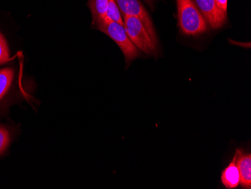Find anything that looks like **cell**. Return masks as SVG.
<instances>
[{
	"mask_svg": "<svg viewBox=\"0 0 251 189\" xmlns=\"http://www.w3.org/2000/svg\"><path fill=\"white\" fill-rule=\"evenodd\" d=\"M180 30L187 36H199L208 29L206 21L194 0H176Z\"/></svg>",
	"mask_w": 251,
	"mask_h": 189,
	"instance_id": "6da1fadb",
	"label": "cell"
},
{
	"mask_svg": "<svg viewBox=\"0 0 251 189\" xmlns=\"http://www.w3.org/2000/svg\"><path fill=\"white\" fill-rule=\"evenodd\" d=\"M96 27L115 41L124 54L126 63H130L139 57V50L129 39L124 25L106 18Z\"/></svg>",
	"mask_w": 251,
	"mask_h": 189,
	"instance_id": "7a4b0ae2",
	"label": "cell"
},
{
	"mask_svg": "<svg viewBox=\"0 0 251 189\" xmlns=\"http://www.w3.org/2000/svg\"><path fill=\"white\" fill-rule=\"evenodd\" d=\"M124 26L126 33L134 46L147 54H156L157 47L145 25L139 18L132 16H123Z\"/></svg>",
	"mask_w": 251,
	"mask_h": 189,
	"instance_id": "3957f363",
	"label": "cell"
},
{
	"mask_svg": "<svg viewBox=\"0 0 251 189\" xmlns=\"http://www.w3.org/2000/svg\"><path fill=\"white\" fill-rule=\"evenodd\" d=\"M115 1L118 4L122 16L126 15V16L135 17L140 19L153 40L157 43L156 32H155L151 17L139 0H115Z\"/></svg>",
	"mask_w": 251,
	"mask_h": 189,
	"instance_id": "277c9868",
	"label": "cell"
},
{
	"mask_svg": "<svg viewBox=\"0 0 251 189\" xmlns=\"http://www.w3.org/2000/svg\"><path fill=\"white\" fill-rule=\"evenodd\" d=\"M206 23L212 29H219L227 21L226 12H223L216 5L215 0H194Z\"/></svg>",
	"mask_w": 251,
	"mask_h": 189,
	"instance_id": "5b68a950",
	"label": "cell"
},
{
	"mask_svg": "<svg viewBox=\"0 0 251 189\" xmlns=\"http://www.w3.org/2000/svg\"><path fill=\"white\" fill-rule=\"evenodd\" d=\"M234 158L240 174V184L244 189L251 188V155L237 149Z\"/></svg>",
	"mask_w": 251,
	"mask_h": 189,
	"instance_id": "8992f818",
	"label": "cell"
},
{
	"mask_svg": "<svg viewBox=\"0 0 251 189\" xmlns=\"http://www.w3.org/2000/svg\"><path fill=\"white\" fill-rule=\"evenodd\" d=\"M221 182L226 189H235L240 184V174L235 163V158L222 172Z\"/></svg>",
	"mask_w": 251,
	"mask_h": 189,
	"instance_id": "52a82bcc",
	"label": "cell"
},
{
	"mask_svg": "<svg viewBox=\"0 0 251 189\" xmlns=\"http://www.w3.org/2000/svg\"><path fill=\"white\" fill-rule=\"evenodd\" d=\"M88 6L94 26L97 27L106 19L108 0H89Z\"/></svg>",
	"mask_w": 251,
	"mask_h": 189,
	"instance_id": "ba28073f",
	"label": "cell"
},
{
	"mask_svg": "<svg viewBox=\"0 0 251 189\" xmlns=\"http://www.w3.org/2000/svg\"><path fill=\"white\" fill-rule=\"evenodd\" d=\"M14 70L11 68L0 70V101L8 92L13 81Z\"/></svg>",
	"mask_w": 251,
	"mask_h": 189,
	"instance_id": "9c48e42d",
	"label": "cell"
},
{
	"mask_svg": "<svg viewBox=\"0 0 251 189\" xmlns=\"http://www.w3.org/2000/svg\"><path fill=\"white\" fill-rule=\"evenodd\" d=\"M107 18L110 21H114L120 25H124V19L122 14L118 8L115 0H108V10H107Z\"/></svg>",
	"mask_w": 251,
	"mask_h": 189,
	"instance_id": "30bf717a",
	"label": "cell"
},
{
	"mask_svg": "<svg viewBox=\"0 0 251 189\" xmlns=\"http://www.w3.org/2000/svg\"><path fill=\"white\" fill-rule=\"evenodd\" d=\"M9 49H8V43L5 40L3 35L0 32V65L6 63L10 61Z\"/></svg>",
	"mask_w": 251,
	"mask_h": 189,
	"instance_id": "8fae6325",
	"label": "cell"
},
{
	"mask_svg": "<svg viewBox=\"0 0 251 189\" xmlns=\"http://www.w3.org/2000/svg\"><path fill=\"white\" fill-rule=\"evenodd\" d=\"M10 142L9 132L5 128L0 127V155L6 150Z\"/></svg>",
	"mask_w": 251,
	"mask_h": 189,
	"instance_id": "7c38bea8",
	"label": "cell"
},
{
	"mask_svg": "<svg viewBox=\"0 0 251 189\" xmlns=\"http://www.w3.org/2000/svg\"><path fill=\"white\" fill-rule=\"evenodd\" d=\"M216 5L223 12L227 13V5H228V0H215Z\"/></svg>",
	"mask_w": 251,
	"mask_h": 189,
	"instance_id": "4fadbf2b",
	"label": "cell"
},
{
	"mask_svg": "<svg viewBox=\"0 0 251 189\" xmlns=\"http://www.w3.org/2000/svg\"><path fill=\"white\" fill-rule=\"evenodd\" d=\"M147 1H148V2H151V0H147Z\"/></svg>",
	"mask_w": 251,
	"mask_h": 189,
	"instance_id": "5bb4252c",
	"label": "cell"
}]
</instances>
